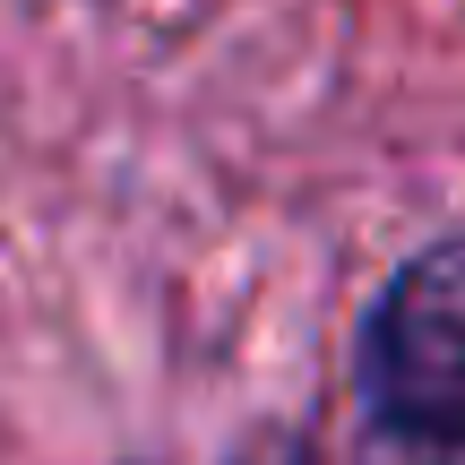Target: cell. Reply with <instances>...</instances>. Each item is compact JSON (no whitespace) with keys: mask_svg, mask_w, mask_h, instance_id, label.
<instances>
[{"mask_svg":"<svg viewBox=\"0 0 465 465\" xmlns=\"http://www.w3.org/2000/svg\"><path fill=\"white\" fill-rule=\"evenodd\" d=\"M353 397L397 465H465V232L380 284L353 336Z\"/></svg>","mask_w":465,"mask_h":465,"instance_id":"1","label":"cell"},{"mask_svg":"<svg viewBox=\"0 0 465 465\" xmlns=\"http://www.w3.org/2000/svg\"><path fill=\"white\" fill-rule=\"evenodd\" d=\"M259 465H345V457H336L319 431H276V440L259 449Z\"/></svg>","mask_w":465,"mask_h":465,"instance_id":"2","label":"cell"}]
</instances>
